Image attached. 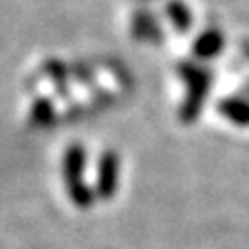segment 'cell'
Returning <instances> with one entry per match:
<instances>
[{"mask_svg":"<svg viewBox=\"0 0 249 249\" xmlns=\"http://www.w3.org/2000/svg\"><path fill=\"white\" fill-rule=\"evenodd\" d=\"M119 179V157L115 152H104L97 170V194L99 198H113Z\"/></svg>","mask_w":249,"mask_h":249,"instance_id":"cell-3","label":"cell"},{"mask_svg":"<svg viewBox=\"0 0 249 249\" xmlns=\"http://www.w3.org/2000/svg\"><path fill=\"white\" fill-rule=\"evenodd\" d=\"M181 75L183 80L188 82V99L183 104V110H181V119L183 122H192V119L198 117L201 113V106L207 97V90H210V84H212V75L210 71L203 69V66H194V64H183L179 66Z\"/></svg>","mask_w":249,"mask_h":249,"instance_id":"cell-2","label":"cell"},{"mask_svg":"<svg viewBox=\"0 0 249 249\" xmlns=\"http://www.w3.org/2000/svg\"><path fill=\"white\" fill-rule=\"evenodd\" d=\"M225 47V40H223V33L218 29H210V31H203L196 38L192 51L196 57L201 60H210V57H216L218 53Z\"/></svg>","mask_w":249,"mask_h":249,"instance_id":"cell-4","label":"cell"},{"mask_svg":"<svg viewBox=\"0 0 249 249\" xmlns=\"http://www.w3.org/2000/svg\"><path fill=\"white\" fill-rule=\"evenodd\" d=\"M36 106H40V110L36 108L33 110V115H36V119L38 122H49L51 119V106H49V102H44V99H40Z\"/></svg>","mask_w":249,"mask_h":249,"instance_id":"cell-7","label":"cell"},{"mask_svg":"<svg viewBox=\"0 0 249 249\" xmlns=\"http://www.w3.org/2000/svg\"><path fill=\"white\" fill-rule=\"evenodd\" d=\"M221 113L238 126H249V104L243 99H225L221 102Z\"/></svg>","mask_w":249,"mask_h":249,"instance_id":"cell-5","label":"cell"},{"mask_svg":"<svg viewBox=\"0 0 249 249\" xmlns=\"http://www.w3.org/2000/svg\"><path fill=\"white\" fill-rule=\"evenodd\" d=\"M84 165H86L84 148H82L80 143H73V146L66 150V157H64V181H66V188H69L71 201L75 203L77 207H89V205H93V201H95L93 190L82 181Z\"/></svg>","mask_w":249,"mask_h":249,"instance_id":"cell-1","label":"cell"},{"mask_svg":"<svg viewBox=\"0 0 249 249\" xmlns=\"http://www.w3.org/2000/svg\"><path fill=\"white\" fill-rule=\"evenodd\" d=\"M168 16H170V20H172L174 29H179V31H188V29L192 27V14H190V9L181 0H170Z\"/></svg>","mask_w":249,"mask_h":249,"instance_id":"cell-6","label":"cell"}]
</instances>
